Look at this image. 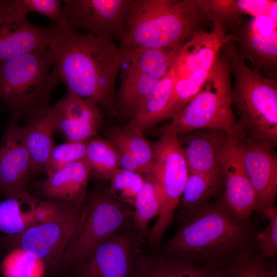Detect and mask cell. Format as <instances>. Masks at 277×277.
I'll return each instance as SVG.
<instances>
[{
    "label": "cell",
    "instance_id": "obj_37",
    "mask_svg": "<svg viewBox=\"0 0 277 277\" xmlns=\"http://www.w3.org/2000/svg\"><path fill=\"white\" fill-rule=\"evenodd\" d=\"M70 204L56 201L39 200L33 209L35 224L52 220Z\"/></svg>",
    "mask_w": 277,
    "mask_h": 277
},
{
    "label": "cell",
    "instance_id": "obj_36",
    "mask_svg": "<svg viewBox=\"0 0 277 277\" xmlns=\"http://www.w3.org/2000/svg\"><path fill=\"white\" fill-rule=\"evenodd\" d=\"M261 216L268 221L267 227L259 231L255 241L261 254L265 258H271L277 254V207L275 205L267 207Z\"/></svg>",
    "mask_w": 277,
    "mask_h": 277
},
{
    "label": "cell",
    "instance_id": "obj_21",
    "mask_svg": "<svg viewBox=\"0 0 277 277\" xmlns=\"http://www.w3.org/2000/svg\"><path fill=\"white\" fill-rule=\"evenodd\" d=\"M225 130L196 129L178 135L190 172H209L220 167V160L230 136Z\"/></svg>",
    "mask_w": 277,
    "mask_h": 277
},
{
    "label": "cell",
    "instance_id": "obj_28",
    "mask_svg": "<svg viewBox=\"0 0 277 277\" xmlns=\"http://www.w3.org/2000/svg\"><path fill=\"white\" fill-rule=\"evenodd\" d=\"M85 159L91 175L101 180H110L120 168V153L110 141L93 138L88 141Z\"/></svg>",
    "mask_w": 277,
    "mask_h": 277
},
{
    "label": "cell",
    "instance_id": "obj_10",
    "mask_svg": "<svg viewBox=\"0 0 277 277\" xmlns=\"http://www.w3.org/2000/svg\"><path fill=\"white\" fill-rule=\"evenodd\" d=\"M153 160L150 174L160 184L163 203L150 234L160 240L175 217L189 174L187 163L174 124L163 129L159 138L152 145Z\"/></svg>",
    "mask_w": 277,
    "mask_h": 277
},
{
    "label": "cell",
    "instance_id": "obj_6",
    "mask_svg": "<svg viewBox=\"0 0 277 277\" xmlns=\"http://www.w3.org/2000/svg\"><path fill=\"white\" fill-rule=\"evenodd\" d=\"M87 211L65 253L62 277L74 272L100 244L132 221L133 207L115 197L109 187L88 192Z\"/></svg>",
    "mask_w": 277,
    "mask_h": 277
},
{
    "label": "cell",
    "instance_id": "obj_38",
    "mask_svg": "<svg viewBox=\"0 0 277 277\" xmlns=\"http://www.w3.org/2000/svg\"><path fill=\"white\" fill-rule=\"evenodd\" d=\"M219 277H222V274H221V275H220Z\"/></svg>",
    "mask_w": 277,
    "mask_h": 277
},
{
    "label": "cell",
    "instance_id": "obj_33",
    "mask_svg": "<svg viewBox=\"0 0 277 277\" xmlns=\"http://www.w3.org/2000/svg\"><path fill=\"white\" fill-rule=\"evenodd\" d=\"M109 189L119 200L133 206L145 182L142 174L120 168L110 179Z\"/></svg>",
    "mask_w": 277,
    "mask_h": 277
},
{
    "label": "cell",
    "instance_id": "obj_32",
    "mask_svg": "<svg viewBox=\"0 0 277 277\" xmlns=\"http://www.w3.org/2000/svg\"><path fill=\"white\" fill-rule=\"evenodd\" d=\"M201 7L208 20L227 30H232L243 21L244 14L239 1L200 0Z\"/></svg>",
    "mask_w": 277,
    "mask_h": 277
},
{
    "label": "cell",
    "instance_id": "obj_29",
    "mask_svg": "<svg viewBox=\"0 0 277 277\" xmlns=\"http://www.w3.org/2000/svg\"><path fill=\"white\" fill-rule=\"evenodd\" d=\"M1 268L4 277L45 276V267L42 261L20 247L9 250L2 260Z\"/></svg>",
    "mask_w": 277,
    "mask_h": 277
},
{
    "label": "cell",
    "instance_id": "obj_3",
    "mask_svg": "<svg viewBox=\"0 0 277 277\" xmlns=\"http://www.w3.org/2000/svg\"><path fill=\"white\" fill-rule=\"evenodd\" d=\"M208 18L200 0H132L120 48H173Z\"/></svg>",
    "mask_w": 277,
    "mask_h": 277
},
{
    "label": "cell",
    "instance_id": "obj_16",
    "mask_svg": "<svg viewBox=\"0 0 277 277\" xmlns=\"http://www.w3.org/2000/svg\"><path fill=\"white\" fill-rule=\"evenodd\" d=\"M238 140L246 174L256 193L259 212L275 205L277 196V155L269 145L242 133Z\"/></svg>",
    "mask_w": 277,
    "mask_h": 277
},
{
    "label": "cell",
    "instance_id": "obj_25",
    "mask_svg": "<svg viewBox=\"0 0 277 277\" xmlns=\"http://www.w3.org/2000/svg\"><path fill=\"white\" fill-rule=\"evenodd\" d=\"M222 271L195 266L159 251L144 253L138 277H219Z\"/></svg>",
    "mask_w": 277,
    "mask_h": 277
},
{
    "label": "cell",
    "instance_id": "obj_27",
    "mask_svg": "<svg viewBox=\"0 0 277 277\" xmlns=\"http://www.w3.org/2000/svg\"><path fill=\"white\" fill-rule=\"evenodd\" d=\"M114 145L125 148L136 162L142 174L150 173L153 160L152 145L139 129L128 125L111 133Z\"/></svg>",
    "mask_w": 277,
    "mask_h": 277
},
{
    "label": "cell",
    "instance_id": "obj_22",
    "mask_svg": "<svg viewBox=\"0 0 277 277\" xmlns=\"http://www.w3.org/2000/svg\"><path fill=\"white\" fill-rule=\"evenodd\" d=\"M56 132L53 106L22 126L24 143L30 157L31 174L45 172L50 154L56 145L53 139Z\"/></svg>",
    "mask_w": 277,
    "mask_h": 277
},
{
    "label": "cell",
    "instance_id": "obj_35",
    "mask_svg": "<svg viewBox=\"0 0 277 277\" xmlns=\"http://www.w3.org/2000/svg\"><path fill=\"white\" fill-rule=\"evenodd\" d=\"M87 142H69L56 145L53 149L45 172L50 174L75 162L85 159Z\"/></svg>",
    "mask_w": 277,
    "mask_h": 277
},
{
    "label": "cell",
    "instance_id": "obj_15",
    "mask_svg": "<svg viewBox=\"0 0 277 277\" xmlns=\"http://www.w3.org/2000/svg\"><path fill=\"white\" fill-rule=\"evenodd\" d=\"M54 24L40 27L19 13L11 0H0V64L49 46Z\"/></svg>",
    "mask_w": 277,
    "mask_h": 277
},
{
    "label": "cell",
    "instance_id": "obj_12",
    "mask_svg": "<svg viewBox=\"0 0 277 277\" xmlns=\"http://www.w3.org/2000/svg\"><path fill=\"white\" fill-rule=\"evenodd\" d=\"M145 241L132 221L97 246L68 277H138Z\"/></svg>",
    "mask_w": 277,
    "mask_h": 277
},
{
    "label": "cell",
    "instance_id": "obj_9",
    "mask_svg": "<svg viewBox=\"0 0 277 277\" xmlns=\"http://www.w3.org/2000/svg\"><path fill=\"white\" fill-rule=\"evenodd\" d=\"M87 211V201L70 204L52 220L35 224L17 235L4 239L0 242V247L26 250L42 261L45 275L62 277L66 252L81 229Z\"/></svg>",
    "mask_w": 277,
    "mask_h": 277
},
{
    "label": "cell",
    "instance_id": "obj_5",
    "mask_svg": "<svg viewBox=\"0 0 277 277\" xmlns=\"http://www.w3.org/2000/svg\"><path fill=\"white\" fill-rule=\"evenodd\" d=\"M53 64L49 46L0 64V102L10 117L27 122L51 106L52 92L60 84Z\"/></svg>",
    "mask_w": 277,
    "mask_h": 277
},
{
    "label": "cell",
    "instance_id": "obj_34",
    "mask_svg": "<svg viewBox=\"0 0 277 277\" xmlns=\"http://www.w3.org/2000/svg\"><path fill=\"white\" fill-rule=\"evenodd\" d=\"M14 8L27 16L30 13H36L50 19L58 26L66 28L62 1L59 0H11Z\"/></svg>",
    "mask_w": 277,
    "mask_h": 277
},
{
    "label": "cell",
    "instance_id": "obj_23",
    "mask_svg": "<svg viewBox=\"0 0 277 277\" xmlns=\"http://www.w3.org/2000/svg\"><path fill=\"white\" fill-rule=\"evenodd\" d=\"M224 175L221 166L209 172H190L177 209L176 219L180 223L200 207L220 195L223 191Z\"/></svg>",
    "mask_w": 277,
    "mask_h": 277
},
{
    "label": "cell",
    "instance_id": "obj_26",
    "mask_svg": "<svg viewBox=\"0 0 277 277\" xmlns=\"http://www.w3.org/2000/svg\"><path fill=\"white\" fill-rule=\"evenodd\" d=\"M145 182L133 206V226L141 239L146 241L150 221L157 216L164 197L161 187L150 173L145 174Z\"/></svg>",
    "mask_w": 277,
    "mask_h": 277
},
{
    "label": "cell",
    "instance_id": "obj_4",
    "mask_svg": "<svg viewBox=\"0 0 277 277\" xmlns=\"http://www.w3.org/2000/svg\"><path fill=\"white\" fill-rule=\"evenodd\" d=\"M234 76L232 103L237 108L236 121L241 133L273 148L277 145V83L262 76L258 68L245 63L234 41L220 52Z\"/></svg>",
    "mask_w": 277,
    "mask_h": 277
},
{
    "label": "cell",
    "instance_id": "obj_30",
    "mask_svg": "<svg viewBox=\"0 0 277 277\" xmlns=\"http://www.w3.org/2000/svg\"><path fill=\"white\" fill-rule=\"evenodd\" d=\"M23 204L15 198H6L0 202V242L17 235L35 225L33 209L23 211Z\"/></svg>",
    "mask_w": 277,
    "mask_h": 277
},
{
    "label": "cell",
    "instance_id": "obj_13",
    "mask_svg": "<svg viewBox=\"0 0 277 277\" xmlns=\"http://www.w3.org/2000/svg\"><path fill=\"white\" fill-rule=\"evenodd\" d=\"M30 157L24 143L22 125L10 117L0 140V194L15 198L33 209L39 200L29 192Z\"/></svg>",
    "mask_w": 277,
    "mask_h": 277
},
{
    "label": "cell",
    "instance_id": "obj_8",
    "mask_svg": "<svg viewBox=\"0 0 277 277\" xmlns=\"http://www.w3.org/2000/svg\"><path fill=\"white\" fill-rule=\"evenodd\" d=\"M231 71L220 55L200 92L172 120L178 135L200 128L239 130L232 109Z\"/></svg>",
    "mask_w": 277,
    "mask_h": 277
},
{
    "label": "cell",
    "instance_id": "obj_7",
    "mask_svg": "<svg viewBox=\"0 0 277 277\" xmlns=\"http://www.w3.org/2000/svg\"><path fill=\"white\" fill-rule=\"evenodd\" d=\"M235 40L217 23L210 32H195L184 43L171 65L175 77L170 109L181 111L201 90L222 47Z\"/></svg>",
    "mask_w": 277,
    "mask_h": 277
},
{
    "label": "cell",
    "instance_id": "obj_19",
    "mask_svg": "<svg viewBox=\"0 0 277 277\" xmlns=\"http://www.w3.org/2000/svg\"><path fill=\"white\" fill-rule=\"evenodd\" d=\"M53 107L56 132L66 141L87 142L96 136L103 119L96 103L68 92Z\"/></svg>",
    "mask_w": 277,
    "mask_h": 277
},
{
    "label": "cell",
    "instance_id": "obj_31",
    "mask_svg": "<svg viewBox=\"0 0 277 277\" xmlns=\"http://www.w3.org/2000/svg\"><path fill=\"white\" fill-rule=\"evenodd\" d=\"M266 259L258 248L238 254L222 270V277H270Z\"/></svg>",
    "mask_w": 277,
    "mask_h": 277
},
{
    "label": "cell",
    "instance_id": "obj_14",
    "mask_svg": "<svg viewBox=\"0 0 277 277\" xmlns=\"http://www.w3.org/2000/svg\"><path fill=\"white\" fill-rule=\"evenodd\" d=\"M132 0L62 1L67 27L114 41L124 32Z\"/></svg>",
    "mask_w": 277,
    "mask_h": 277
},
{
    "label": "cell",
    "instance_id": "obj_18",
    "mask_svg": "<svg viewBox=\"0 0 277 277\" xmlns=\"http://www.w3.org/2000/svg\"><path fill=\"white\" fill-rule=\"evenodd\" d=\"M224 175L222 196L228 207L237 216L250 220L259 205L256 193L246 174L242 151L235 135L230 140L220 157Z\"/></svg>",
    "mask_w": 277,
    "mask_h": 277
},
{
    "label": "cell",
    "instance_id": "obj_17",
    "mask_svg": "<svg viewBox=\"0 0 277 277\" xmlns=\"http://www.w3.org/2000/svg\"><path fill=\"white\" fill-rule=\"evenodd\" d=\"M276 2L268 9L244 20L232 30L235 42L239 45L241 57L250 58L256 68L276 66Z\"/></svg>",
    "mask_w": 277,
    "mask_h": 277
},
{
    "label": "cell",
    "instance_id": "obj_20",
    "mask_svg": "<svg viewBox=\"0 0 277 277\" xmlns=\"http://www.w3.org/2000/svg\"><path fill=\"white\" fill-rule=\"evenodd\" d=\"M91 169L86 159L71 163L32 186L30 194L38 200H51L70 204L87 201V188Z\"/></svg>",
    "mask_w": 277,
    "mask_h": 277
},
{
    "label": "cell",
    "instance_id": "obj_11",
    "mask_svg": "<svg viewBox=\"0 0 277 277\" xmlns=\"http://www.w3.org/2000/svg\"><path fill=\"white\" fill-rule=\"evenodd\" d=\"M183 44L166 49L119 48L118 103L123 113L131 119L136 115L152 87L169 69Z\"/></svg>",
    "mask_w": 277,
    "mask_h": 277
},
{
    "label": "cell",
    "instance_id": "obj_1",
    "mask_svg": "<svg viewBox=\"0 0 277 277\" xmlns=\"http://www.w3.org/2000/svg\"><path fill=\"white\" fill-rule=\"evenodd\" d=\"M222 194L179 223L177 231L160 252L195 266L221 271L242 251L258 247L256 226L250 219L235 214Z\"/></svg>",
    "mask_w": 277,
    "mask_h": 277
},
{
    "label": "cell",
    "instance_id": "obj_24",
    "mask_svg": "<svg viewBox=\"0 0 277 277\" xmlns=\"http://www.w3.org/2000/svg\"><path fill=\"white\" fill-rule=\"evenodd\" d=\"M175 82L171 66L166 73L152 87L140 109L128 125L139 129L143 132L164 121Z\"/></svg>",
    "mask_w": 277,
    "mask_h": 277
},
{
    "label": "cell",
    "instance_id": "obj_2",
    "mask_svg": "<svg viewBox=\"0 0 277 277\" xmlns=\"http://www.w3.org/2000/svg\"><path fill=\"white\" fill-rule=\"evenodd\" d=\"M49 44L53 71L68 92L112 110L120 67V50L114 41L55 25Z\"/></svg>",
    "mask_w": 277,
    "mask_h": 277
}]
</instances>
